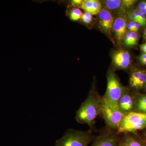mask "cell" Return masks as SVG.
Wrapping results in <instances>:
<instances>
[{"label": "cell", "instance_id": "1", "mask_svg": "<svg viewBox=\"0 0 146 146\" xmlns=\"http://www.w3.org/2000/svg\"><path fill=\"white\" fill-rule=\"evenodd\" d=\"M103 98L98 93L95 84L88 96L82 104L76 114V119L80 123L87 125L91 131L95 129L96 119L101 115Z\"/></svg>", "mask_w": 146, "mask_h": 146}, {"label": "cell", "instance_id": "2", "mask_svg": "<svg viewBox=\"0 0 146 146\" xmlns=\"http://www.w3.org/2000/svg\"><path fill=\"white\" fill-rule=\"evenodd\" d=\"M95 137L91 130L84 131L71 129L56 141V146H89Z\"/></svg>", "mask_w": 146, "mask_h": 146}, {"label": "cell", "instance_id": "3", "mask_svg": "<svg viewBox=\"0 0 146 146\" xmlns=\"http://www.w3.org/2000/svg\"><path fill=\"white\" fill-rule=\"evenodd\" d=\"M146 127V113L130 112L125 116L117 130L118 134L131 133L136 134V131Z\"/></svg>", "mask_w": 146, "mask_h": 146}, {"label": "cell", "instance_id": "4", "mask_svg": "<svg viewBox=\"0 0 146 146\" xmlns=\"http://www.w3.org/2000/svg\"><path fill=\"white\" fill-rule=\"evenodd\" d=\"M126 88L121 83L114 71L110 70L107 73V87L103 100L110 103L118 105L119 100Z\"/></svg>", "mask_w": 146, "mask_h": 146}, {"label": "cell", "instance_id": "5", "mask_svg": "<svg viewBox=\"0 0 146 146\" xmlns=\"http://www.w3.org/2000/svg\"><path fill=\"white\" fill-rule=\"evenodd\" d=\"M101 115L106 127L117 131L125 115L120 110L118 105L110 103L103 100Z\"/></svg>", "mask_w": 146, "mask_h": 146}, {"label": "cell", "instance_id": "6", "mask_svg": "<svg viewBox=\"0 0 146 146\" xmlns=\"http://www.w3.org/2000/svg\"><path fill=\"white\" fill-rule=\"evenodd\" d=\"M119 137L116 131L106 127L96 136L89 146H118Z\"/></svg>", "mask_w": 146, "mask_h": 146}, {"label": "cell", "instance_id": "7", "mask_svg": "<svg viewBox=\"0 0 146 146\" xmlns=\"http://www.w3.org/2000/svg\"><path fill=\"white\" fill-rule=\"evenodd\" d=\"M98 25L102 31L111 35L115 18L113 13L105 9H102L98 14Z\"/></svg>", "mask_w": 146, "mask_h": 146}, {"label": "cell", "instance_id": "8", "mask_svg": "<svg viewBox=\"0 0 146 146\" xmlns=\"http://www.w3.org/2000/svg\"><path fill=\"white\" fill-rule=\"evenodd\" d=\"M112 61L115 68L120 70H126L131 63V56L127 50L120 49L113 54Z\"/></svg>", "mask_w": 146, "mask_h": 146}, {"label": "cell", "instance_id": "9", "mask_svg": "<svg viewBox=\"0 0 146 146\" xmlns=\"http://www.w3.org/2000/svg\"><path fill=\"white\" fill-rule=\"evenodd\" d=\"M125 14H118L115 18L112 27V32L114 33L116 40L119 42L123 41L127 31V21Z\"/></svg>", "mask_w": 146, "mask_h": 146}, {"label": "cell", "instance_id": "10", "mask_svg": "<svg viewBox=\"0 0 146 146\" xmlns=\"http://www.w3.org/2000/svg\"><path fill=\"white\" fill-rule=\"evenodd\" d=\"M146 84V71L136 69L132 71L129 76V84L131 89L138 91L143 89Z\"/></svg>", "mask_w": 146, "mask_h": 146}, {"label": "cell", "instance_id": "11", "mask_svg": "<svg viewBox=\"0 0 146 146\" xmlns=\"http://www.w3.org/2000/svg\"><path fill=\"white\" fill-rule=\"evenodd\" d=\"M134 104L135 98L130 94L129 89L126 88L118 101V106L120 110L126 115L133 111Z\"/></svg>", "mask_w": 146, "mask_h": 146}, {"label": "cell", "instance_id": "12", "mask_svg": "<svg viewBox=\"0 0 146 146\" xmlns=\"http://www.w3.org/2000/svg\"><path fill=\"white\" fill-rule=\"evenodd\" d=\"M131 133L120 134L118 146H146V144Z\"/></svg>", "mask_w": 146, "mask_h": 146}, {"label": "cell", "instance_id": "13", "mask_svg": "<svg viewBox=\"0 0 146 146\" xmlns=\"http://www.w3.org/2000/svg\"><path fill=\"white\" fill-rule=\"evenodd\" d=\"M85 12L91 15H98L102 9L101 1L99 0H84L80 5Z\"/></svg>", "mask_w": 146, "mask_h": 146}, {"label": "cell", "instance_id": "14", "mask_svg": "<svg viewBox=\"0 0 146 146\" xmlns=\"http://www.w3.org/2000/svg\"><path fill=\"white\" fill-rule=\"evenodd\" d=\"M102 8L113 13L118 14L122 12V0H105L102 1Z\"/></svg>", "mask_w": 146, "mask_h": 146}, {"label": "cell", "instance_id": "15", "mask_svg": "<svg viewBox=\"0 0 146 146\" xmlns=\"http://www.w3.org/2000/svg\"><path fill=\"white\" fill-rule=\"evenodd\" d=\"M133 111L146 113V94L138 95L135 98Z\"/></svg>", "mask_w": 146, "mask_h": 146}, {"label": "cell", "instance_id": "16", "mask_svg": "<svg viewBox=\"0 0 146 146\" xmlns=\"http://www.w3.org/2000/svg\"><path fill=\"white\" fill-rule=\"evenodd\" d=\"M137 1L136 0H122V12L121 14H125L134 5Z\"/></svg>", "mask_w": 146, "mask_h": 146}, {"label": "cell", "instance_id": "17", "mask_svg": "<svg viewBox=\"0 0 146 146\" xmlns=\"http://www.w3.org/2000/svg\"><path fill=\"white\" fill-rule=\"evenodd\" d=\"M137 16L139 21V23L141 26L145 27H146V15L143 14L138 9L131 11Z\"/></svg>", "mask_w": 146, "mask_h": 146}, {"label": "cell", "instance_id": "18", "mask_svg": "<svg viewBox=\"0 0 146 146\" xmlns=\"http://www.w3.org/2000/svg\"><path fill=\"white\" fill-rule=\"evenodd\" d=\"M82 13L81 10L78 8H74L71 10L70 14V18L72 21H76L81 18Z\"/></svg>", "mask_w": 146, "mask_h": 146}, {"label": "cell", "instance_id": "19", "mask_svg": "<svg viewBox=\"0 0 146 146\" xmlns=\"http://www.w3.org/2000/svg\"><path fill=\"white\" fill-rule=\"evenodd\" d=\"M139 38V35L137 33V32H131L130 43H129V47L132 48V47L136 46L138 44Z\"/></svg>", "mask_w": 146, "mask_h": 146}, {"label": "cell", "instance_id": "20", "mask_svg": "<svg viewBox=\"0 0 146 146\" xmlns=\"http://www.w3.org/2000/svg\"><path fill=\"white\" fill-rule=\"evenodd\" d=\"M93 16L90 13L86 12L83 13L81 17L82 21L85 24L91 23L93 21Z\"/></svg>", "mask_w": 146, "mask_h": 146}, {"label": "cell", "instance_id": "21", "mask_svg": "<svg viewBox=\"0 0 146 146\" xmlns=\"http://www.w3.org/2000/svg\"><path fill=\"white\" fill-rule=\"evenodd\" d=\"M127 17L129 19V21H133L135 23H139V21H138V18H137L136 15L133 12H132L131 11H129L127 13Z\"/></svg>", "mask_w": 146, "mask_h": 146}, {"label": "cell", "instance_id": "22", "mask_svg": "<svg viewBox=\"0 0 146 146\" xmlns=\"http://www.w3.org/2000/svg\"><path fill=\"white\" fill-rule=\"evenodd\" d=\"M138 59L141 64L146 66V54L142 53L138 56Z\"/></svg>", "mask_w": 146, "mask_h": 146}, {"label": "cell", "instance_id": "23", "mask_svg": "<svg viewBox=\"0 0 146 146\" xmlns=\"http://www.w3.org/2000/svg\"><path fill=\"white\" fill-rule=\"evenodd\" d=\"M138 9L140 10L141 9H146V1L141 2L138 4Z\"/></svg>", "mask_w": 146, "mask_h": 146}, {"label": "cell", "instance_id": "24", "mask_svg": "<svg viewBox=\"0 0 146 146\" xmlns=\"http://www.w3.org/2000/svg\"><path fill=\"white\" fill-rule=\"evenodd\" d=\"M83 1L82 0H73L72 1V4L75 6L81 5Z\"/></svg>", "mask_w": 146, "mask_h": 146}, {"label": "cell", "instance_id": "25", "mask_svg": "<svg viewBox=\"0 0 146 146\" xmlns=\"http://www.w3.org/2000/svg\"><path fill=\"white\" fill-rule=\"evenodd\" d=\"M139 47L142 53L146 54V42L139 45Z\"/></svg>", "mask_w": 146, "mask_h": 146}, {"label": "cell", "instance_id": "26", "mask_svg": "<svg viewBox=\"0 0 146 146\" xmlns=\"http://www.w3.org/2000/svg\"><path fill=\"white\" fill-rule=\"evenodd\" d=\"M141 25L138 23H135V26H134V28H133V32H137V31H138L139 29H140L141 27Z\"/></svg>", "mask_w": 146, "mask_h": 146}, {"label": "cell", "instance_id": "27", "mask_svg": "<svg viewBox=\"0 0 146 146\" xmlns=\"http://www.w3.org/2000/svg\"><path fill=\"white\" fill-rule=\"evenodd\" d=\"M143 39L146 42V27L145 29V30H144L143 34Z\"/></svg>", "mask_w": 146, "mask_h": 146}, {"label": "cell", "instance_id": "28", "mask_svg": "<svg viewBox=\"0 0 146 146\" xmlns=\"http://www.w3.org/2000/svg\"><path fill=\"white\" fill-rule=\"evenodd\" d=\"M143 88L144 89V90H145V92L146 93V85H145V86H144V87Z\"/></svg>", "mask_w": 146, "mask_h": 146}, {"label": "cell", "instance_id": "29", "mask_svg": "<svg viewBox=\"0 0 146 146\" xmlns=\"http://www.w3.org/2000/svg\"><path fill=\"white\" fill-rule=\"evenodd\" d=\"M145 141H146V131H145Z\"/></svg>", "mask_w": 146, "mask_h": 146}]
</instances>
